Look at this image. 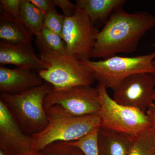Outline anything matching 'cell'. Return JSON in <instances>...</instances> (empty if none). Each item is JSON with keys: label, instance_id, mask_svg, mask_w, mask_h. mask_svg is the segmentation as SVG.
Instances as JSON below:
<instances>
[{"label": "cell", "instance_id": "cell-21", "mask_svg": "<svg viewBox=\"0 0 155 155\" xmlns=\"http://www.w3.org/2000/svg\"><path fill=\"white\" fill-rule=\"evenodd\" d=\"M65 18L64 15L58 14L55 7H54L45 16L44 25L62 37Z\"/></svg>", "mask_w": 155, "mask_h": 155}, {"label": "cell", "instance_id": "cell-12", "mask_svg": "<svg viewBox=\"0 0 155 155\" xmlns=\"http://www.w3.org/2000/svg\"><path fill=\"white\" fill-rule=\"evenodd\" d=\"M44 81L38 74L30 69L16 68L11 69L0 67L1 93L17 95L40 86Z\"/></svg>", "mask_w": 155, "mask_h": 155}, {"label": "cell", "instance_id": "cell-17", "mask_svg": "<svg viewBox=\"0 0 155 155\" xmlns=\"http://www.w3.org/2000/svg\"><path fill=\"white\" fill-rule=\"evenodd\" d=\"M35 36L40 52L66 54V45L63 38L44 25Z\"/></svg>", "mask_w": 155, "mask_h": 155}, {"label": "cell", "instance_id": "cell-23", "mask_svg": "<svg viewBox=\"0 0 155 155\" xmlns=\"http://www.w3.org/2000/svg\"><path fill=\"white\" fill-rule=\"evenodd\" d=\"M55 5L58 6L63 11L66 17H70L75 14L76 10V5L69 0H54Z\"/></svg>", "mask_w": 155, "mask_h": 155}, {"label": "cell", "instance_id": "cell-28", "mask_svg": "<svg viewBox=\"0 0 155 155\" xmlns=\"http://www.w3.org/2000/svg\"><path fill=\"white\" fill-rule=\"evenodd\" d=\"M153 64H154V65L155 66V60H154V61Z\"/></svg>", "mask_w": 155, "mask_h": 155}, {"label": "cell", "instance_id": "cell-24", "mask_svg": "<svg viewBox=\"0 0 155 155\" xmlns=\"http://www.w3.org/2000/svg\"><path fill=\"white\" fill-rule=\"evenodd\" d=\"M30 2L45 16L51 9L56 7L54 0H30Z\"/></svg>", "mask_w": 155, "mask_h": 155}, {"label": "cell", "instance_id": "cell-2", "mask_svg": "<svg viewBox=\"0 0 155 155\" xmlns=\"http://www.w3.org/2000/svg\"><path fill=\"white\" fill-rule=\"evenodd\" d=\"M46 112L47 126L41 132L32 136L33 150L36 151L56 142L76 141L101 126L99 114L75 116L58 106H51Z\"/></svg>", "mask_w": 155, "mask_h": 155}, {"label": "cell", "instance_id": "cell-25", "mask_svg": "<svg viewBox=\"0 0 155 155\" xmlns=\"http://www.w3.org/2000/svg\"><path fill=\"white\" fill-rule=\"evenodd\" d=\"M146 114L150 122L152 128L155 130V103L150 106L147 110Z\"/></svg>", "mask_w": 155, "mask_h": 155}, {"label": "cell", "instance_id": "cell-9", "mask_svg": "<svg viewBox=\"0 0 155 155\" xmlns=\"http://www.w3.org/2000/svg\"><path fill=\"white\" fill-rule=\"evenodd\" d=\"M113 99L118 104L146 114L155 103V75L139 73L128 76L114 91Z\"/></svg>", "mask_w": 155, "mask_h": 155}, {"label": "cell", "instance_id": "cell-6", "mask_svg": "<svg viewBox=\"0 0 155 155\" xmlns=\"http://www.w3.org/2000/svg\"><path fill=\"white\" fill-rule=\"evenodd\" d=\"M39 58L50 64L49 68L38 71L42 79L56 89L91 86L95 78L80 61L67 54L40 52Z\"/></svg>", "mask_w": 155, "mask_h": 155}, {"label": "cell", "instance_id": "cell-1", "mask_svg": "<svg viewBox=\"0 0 155 155\" xmlns=\"http://www.w3.org/2000/svg\"><path fill=\"white\" fill-rule=\"evenodd\" d=\"M155 26L152 14L142 11L131 14L119 9L99 31L91 58L104 59L118 53L134 52L141 39Z\"/></svg>", "mask_w": 155, "mask_h": 155}, {"label": "cell", "instance_id": "cell-20", "mask_svg": "<svg viewBox=\"0 0 155 155\" xmlns=\"http://www.w3.org/2000/svg\"><path fill=\"white\" fill-rule=\"evenodd\" d=\"M99 127L95 128L78 140L68 143L78 147L86 155H99L97 134Z\"/></svg>", "mask_w": 155, "mask_h": 155}, {"label": "cell", "instance_id": "cell-16", "mask_svg": "<svg viewBox=\"0 0 155 155\" xmlns=\"http://www.w3.org/2000/svg\"><path fill=\"white\" fill-rule=\"evenodd\" d=\"M45 17L30 0H21L19 19L32 35H36L43 27Z\"/></svg>", "mask_w": 155, "mask_h": 155}, {"label": "cell", "instance_id": "cell-22", "mask_svg": "<svg viewBox=\"0 0 155 155\" xmlns=\"http://www.w3.org/2000/svg\"><path fill=\"white\" fill-rule=\"evenodd\" d=\"M21 2V0H1L0 10L19 19Z\"/></svg>", "mask_w": 155, "mask_h": 155}, {"label": "cell", "instance_id": "cell-14", "mask_svg": "<svg viewBox=\"0 0 155 155\" xmlns=\"http://www.w3.org/2000/svg\"><path fill=\"white\" fill-rule=\"evenodd\" d=\"M1 41L12 45L31 44L32 35L26 29L19 19L5 11L0 10Z\"/></svg>", "mask_w": 155, "mask_h": 155}, {"label": "cell", "instance_id": "cell-18", "mask_svg": "<svg viewBox=\"0 0 155 155\" xmlns=\"http://www.w3.org/2000/svg\"><path fill=\"white\" fill-rule=\"evenodd\" d=\"M128 155H155V130L151 128L134 137Z\"/></svg>", "mask_w": 155, "mask_h": 155}, {"label": "cell", "instance_id": "cell-10", "mask_svg": "<svg viewBox=\"0 0 155 155\" xmlns=\"http://www.w3.org/2000/svg\"><path fill=\"white\" fill-rule=\"evenodd\" d=\"M0 150L11 155L32 151V136L24 133L11 111L0 100Z\"/></svg>", "mask_w": 155, "mask_h": 155}, {"label": "cell", "instance_id": "cell-27", "mask_svg": "<svg viewBox=\"0 0 155 155\" xmlns=\"http://www.w3.org/2000/svg\"><path fill=\"white\" fill-rule=\"evenodd\" d=\"M0 155H11L3 151L2 150H0Z\"/></svg>", "mask_w": 155, "mask_h": 155}, {"label": "cell", "instance_id": "cell-19", "mask_svg": "<svg viewBox=\"0 0 155 155\" xmlns=\"http://www.w3.org/2000/svg\"><path fill=\"white\" fill-rule=\"evenodd\" d=\"M39 152L40 155H86L78 147L64 142L53 143Z\"/></svg>", "mask_w": 155, "mask_h": 155}, {"label": "cell", "instance_id": "cell-29", "mask_svg": "<svg viewBox=\"0 0 155 155\" xmlns=\"http://www.w3.org/2000/svg\"><path fill=\"white\" fill-rule=\"evenodd\" d=\"M154 101H155V100H154Z\"/></svg>", "mask_w": 155, "mask_h": 155}, {"label": "cell", "instance_id": "cell-4", "mask_svg": "<svg viewBox=\"0 0 155 155\" xmlns=\"http://www.w3.org/2000/svg\"><path fill=\"white\" fill-rule=\"evenodd\" d=\"M155 51L135 57L116 55L97 61H80L93 74L99 83L114 91L122 81L130 75L139 73L155 75Z\"/></svg>", "mask_w": 155, "mask_h": 155}, {"label": "cell", "instance_id": "cell-5", "mask_svg": "<svg viewBox=\"0 0 155 155\" xmlns=\"http://www.w3.org/2000/svg\"><path fill=\"white\" fill-rule=\"evenodd\" d=\"M97 88L101 104L100 126L133 137L152 128L146 114L116 102L102 84L99 83Z\"/></svg>", "mask_w": 155, "mask_h": 155}, {"label": "cell", "instance_id": "cell-3", "mask_svg": "<svg viewBox=\"0 0 155 155\" xmlns=\"http://www.w3.org/2000/svg\"><path fill=\"white\" fill-rule=\"evenodd\" d=\"M53 88L52 85L45 81L20 94L1 93L0 100L8 108L24 133L32 136L42 131L48 123L44 104L45 98Z\"/></svg>", "mask_w": 155, "mask_h": 155}, {"label": "cell", "instance_id": "cell-8", "mask_svg": "<svg viewBox=\"0 0 155 155\" xmlns=\"http://www.w3.org/2000/svg\"><path fill=\"white\" fill-rule=\"evenodd\" d=\"M44 105L45 110L51 106H58L77 116L99 114L101 110L97 89L91 86L53 88L45 98Z\"/></svg>", "mask_w": 155, "mask_h": 155}, {"label": "cell", "instance_id": "cell-11", "mask_svg": "<svg viewBox=\"0 0 155 155\" xmlns=\"http://www.w3.org/2000/svg\"><path fill=\"white\" fill-rule=\"evenodd\" d=\"M0 64L37 71L50 67V64L37 56L31 44L12 45L2 41L0 42Z\"/></svg>", "mask_w": 155, "mask_h": 155}, {"label": "cell", "instance_id": "cell-7", "mask_svg": "<svg viewBox=\"0 0 155 155\" xmlns=\"http://www.w3.org/2000/svg\"><path fill=\"white\" fill-rule=\"evenodd\" d=\"M99 32L86 12L76 6L75 14L66 17L64 22L62 37L66 54L78 61L90 60Z\"/></svg>", "mask_w": 155, "mask_h": 155}, {"label": "cell", "instance_id": "cell-15", "mask_svg": "<svg viewBox=\"0 0 155 155\" xmlns=\"http://www.w3.org/2000/svg\"><path fill=\"white\" fill-rule=\"evenodd\" d=\"M76 5L83 9L93 24L107 21L115 11L122 8L126 0H76Z\"/></svg>", "mask_w": 155, "mask_h": 155}, {"label": "cell", "instance_id": "cell-13", "mask_svg": "<svg viewBox=\"0 0 155 155\" xmlns=\"http://www.w3.org/2000/svg\"><path fill=\"white\" fill-rule=\"evenodd\" d=\"M133 137L100 126L97 134L99 155H128Z\"/></svg>", "mask_w": 155, "mask_h": 155}, {"label": "cell", "instance_id": "cell-26", "mask_svg": "<svg viewBox=\"0 0 155 155\" xmlns=\"http://www.w3.org/2000/svg\"><path fill=\"white\" fill-rule=\"evenodd\" d=\"M15 155H40V154L39 152L33 150L30 152L25 153L22 154Z\"/></svg>", "mask_w": 155, "mask_h": 155}]
</instances>
